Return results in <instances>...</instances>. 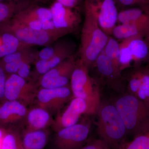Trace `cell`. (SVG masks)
<instances>
[{"instance_id":"cell-1","label":"cell","mask_w":149,"mask_h":149,"mask_svg":"<svg viewBox=\"0 0 149 149\" xmlns=\"http://www.w3.org/2000/svg\"><path fill=\"white\" fill-rule=\"evenodd\" d=\"M96 114L97 131L100 139L111 149H120L127 142L125 124L113 103L101 102Z\"/></svg>"},{"instance_id":"cell-2","label":"cell","mask_w":149,"mask_h":149,"mask_svg":"<svg viewBox=\"0 0 149 149\" xmlns=\"http://www.w3.org/2000/svg\"><path fill=\"white\" fill-rule=\"evenodd\" d=\"M113 103L122 118L128 137L134 138L149 131V108L136 96L125 92Z\"/></svg>"},{"instance_id":"cell-3","label":"cell","mask_w":149,"mask_h":149,"mask_svg":"<svg viewBox=\"0 0 149 149\" xmlns=\"http://www.w3.org/2000/svg\"><path fill=\"white\" fill-rule=\"evenodd\" d=\"M84 10L85 19L81 30L79 59L90 70L94 68L109 36L100 27L93 14L86 9Z\"/></svg>"},{"instance_id":"cell-4","label":"cell","mask_w":149,"mask_h":149,"mask_svg":"<svg viewBox=\"0 0 149 149\" xmlns=\"http://www.w3.org/2000/svg\"><path fill=\"white\" fill-rule=\"evenodd\" d=\"M90 70L81 60H77L70 78V89L73 97L84 100L88 107L87 115L96 114L101 100L100 83L91 77Z\"/></svg>"},{"instance_id":"cell-5","label":"cell","mask_w":149,"mask_h":149,"mask_svg":"<svg viewBox=\"0 0 149 149\" xmlns=\"http://www.w3.org/2000/svg\"><path fill=\"white\" fill-rule=\"evenodd\" d=\"M2 32L11 33L29 47L50 46L61 37L57 34L32 29L13 18L0 27Z\"/></svg>"},{"instance_id":"cell-6","label":"cell","mask_w":149,"mask_h":149,"mask_svg":"<svg viewBox=\"0 0 149 149\" xmlns=\"http://www.w3.org/2000/svg\"><path fill=\"white\" fill-rule=\"evenodd\" d=\"M5 100L16 101L26 106L35 101L38 85L35 81L22 78L17 74L7 75Z\"/></svg>"},{"instance_id":"cell-7","label":"cell","mask_w":149,"mask_h":149,"mask_svg":"<svg viewBox=\"0 0 149 149\" xmlns=\"http://www.w3.org/2000/svg\"><path fill=\"white\" fill-rule=\"evenodd\" d=\"M90 127L85 123L75 125L56 131L53 136V149H80L89 139Z\"/></svg>"},{"instance_id":"cell-8","label":"cell","mask_w":149,"mask_h":149,"mask_svg":"<svg viewBox=\"0 0 149 149\" xmlns=\"http://www.w3.org/2000/svg\"><path fill=\"white\" fill-rule=\"evenodd\" d=\"M93 68L96 69L98 75L97 79L100 84L120 94L126 92V82L122 71L102 52L97 58Z\"/></svg>"},{"instance_id":"cell-9","label":"cell","mask_w":149,"mask_h":149,"mask_svg":"<svg viewBox=\"0 0 149 149\" xmlns=\"http://www.w3.org/2000/svg\"><path fill=\"white\" fill-rule=\"evenodd\" d=\"M84 9L93 14L106 34L111 35L116 26L118 13L114 0H85Z\"/></svg>"},{"instance_id":"cell-10","label":"cell","mask_w":149,"mask_h":149,"mask_svg":"<svg viewBox=\"0 0 149 149\" xmlns=\"http://www.w3.org/2000/svg\"><path fill=\"white\" fill-rule=\"evenodd\" d=\"M73 98L70 85L54 88H40L37 91L35 102L52 115L56 116L66 103Z\"/></svg>"},{"instance_id":"cell-11","label":"cell","mask_w":149,"mask_h":149,"mask_svg":"<svg viewBox=\"0 0 149 149\" xmlns=\"http://www.w3.org/2000/svg\"><path fill=\"white\" fill-rule=\"evenodd\" d=\"M50 9L54 25L62 37L74 33L79 29L82 19L73 8L65 6L56 1Z\"/></svg>"},{"instance_id":"cell-12","label":"cell","mask_w":149,"mask_h":149,"mask_svg":"<svg viewBox=\"0 0 149 149\" xmlns=\"http://www.w3.org/2000/svg\"><path fill=\"white\" fill-rule=\"evenodd\" d=\"M77 60L74 54L62 62L39 78L41 88H54L69 86Z\"/></svg>"},{"instance_id":"cell-13","label":"cell","mask_w":149,"mask_h":149,"mask_svg":"<svg viewBox=\"0 0 149 149\" xmlns=\"http://www.w3.org/2000/svg\"><path fill=\"white\" fill-rule=\"evenodd\" d=\"M28 109L16 101L4 100L0 102V128L5 129L21 128L24 125Z\"/></svg>"},{"instance_id":"cell-14","label":"cell","mask_w":149,"mask_h":149,"mask_svg":"<svg viewBox=\"0 0 149 149\" xmlns=\"http://www.w3.org/2000/svg\"><path fill=\"white\" fill-rule=\"evenodd\" d=\"M75 43L68 39H59L57 50L50 58L37 59L35 62V75L40 78L62 62L74 54L76 50Z\"/></svg>"},{"instance_id":"cell-15","label":"cell","mask_w":149,"mask_h":149,"mask_svg":"<svg viewBox=\"0 0 149 149\" xmlns=\"http://www.w3.org/2000/svg\"><path fill=\"white\" fill-rule=\"evenodd\" d=\"M88 107L85 101L73 97L66 108L56 116L52 128L56 132L69 126L75 125L83 115H87Z\"/></svg>"},{"instance_id":"cell-16","label":"cell","mask_w":149,"mask_h":149,"mask_svg":"<svg viewBox=\"0 0 149 149\" xmlns=\"http://www.w3.org/2000/svg\"><path fill=\"white\" fill-rule=\"evenodd\" d=\"M149 35V15L139 21L116 25L111 35L115 39L125 40L140 36L146 37Z\"/></svg>"},{"instance_id":"cell-17","label":"cell","mask_w":149,"mask_h":149,"mask_svg":"<svg viewBox=\"0 0 149 149\" xmlns=\"http://www.w3.org/2000/svg\"><path fill=\"white\" fill-rule=\"evenodd\" d=\"M54 120L52 115L47 110L36 106L28 109L24 125L26 130H37L52 127Z\"/></svg>"},{"instance_id":"cell-18","label":"cell","mask_w":149,"mask_h":149,"mask_svg":"<svg viewBox=\"0 0 149 149\" xmlns=\"http://www.w3.org/2000/svg\"><path fill=\"white\" fill-rule=\"evenodd\" d=\"M51 137V131L48 128L42 130L22 131V139L24 149H44Z\"/></svg>"},{"instance_id":"cell-19","label":"cell","mask_w":149,"mask_h":149,"mask_svg":"<svg viewBox=\"0 0 149 149\" xmlns=\"http://www.w3.org/2000/svg\"><path fill=\"white\" fill-rule=\"evenodd\" d=\"M127 46L135 67L145 61L149 62V45L145 37L138 36L123 40Z\"/></svg>"},{"instance_id":"cell-20","label":"cell","mask_w":149,"mask_h":149,"mask_svg":"<svg viewBox=\"0 0 149 149\" xmlns=\"http://www.w3.org/2000/svg\"><path fill=\"white\" fill-rule=\"evenodd\" d=\"M29 0H12L0 2V27L21 10L34 4Z\"/></svg>"},{"instance_id":"cell-21","label":"cell","mask_w":149,"mask_h":149,"mask_svg":"<svg viewBox=\"0 0 149 149\" xmlns=\"http://www.w3.org/2000/svg\"><path fill=\"white\" fill-rule=\"evenodd\" d=\"M14 17L35 20H52L50 9L39 6L37 4H32L19 12Z\"/></svg>"},{"instance_id":"cell-22","label":"cell","mask_w":149,"mask_h":149,"mask_svg":"<svg viewBox=\"0 0 149 149\" xmlns=\"http://www.w3.org/2000/svg\"><path fill=\"white\" fill-rule=\"evenodd\" d=\"M2 32L3 34L1 37L2 43L0 45V58L14 53L25 47H29L21 43L11 33Z\"/></svg>"},{"instance_id":"cell-23","label":"cell","mask_w":149,"mask_h":149,"mask_svg":"<svg viewBox=\"0 0 149 149\" xmlns=\"http://www.w3.org/2000/svg\"><path fill=\"white\" fill-rule=\"evenodd\" d=\"M0 149H24L20 128L6 129L2 139Z\"/></svg>"},{"instance_id":"cell-24","label":"cell","mask_w":149,"mask_h":149,"mask_svg":"<svg viewBox=\"0 0 149 149\" xmlns=\"http://www.w3.org/2000/svg\"><path fill=\"white\" fill-rule=\"evenodd\" d=\"M148 15L140 7L123 9L118 13L117 22L120 24L132 23L141 20Z\"/></svg>"},{"instance_id":"cell-25","label":"cell","mask_w":149,"mask_h":149,"mask_svg":"<svg viewBox=\"0 0 149 149\" xmlns=\"http://www.w3.org/2000/svg\"><path fill=\"white\" fill-rule=\"evenodd\" d=\"M102 52L116 66L119 68L120 69L119 63L120 44L116 39L109 36L106 45Z\"/></svg>"},{"instance_id":"cell-26","label":"cell","mask_w":149,"mask_h":149,"mask_svg":"<svg viewBox=\"0 0 149 149\" xmlns=\"http://www.w3.org/2000/svg\"><path fill=\"white\" fill-rule=\"evenodd\" d=\"M135 96L149 108V67L143 68L142 82Z\"/></svg>"},{"instance_id":"cell-27","label":"cell","mask_w":149,"mask_h":149,"mask_svg":"<svg viewBox=\"0 0 149 149\" xmlns=\"http://www.w3.org/2000/svg\"><path fill=\"white\" fill-rule=\"evenodd\" d=\"M120 149H149V131L128 141Z\"/></svg>"},{"instance_id":"cell-28","label":"cell","mask_w":149,"mask_h":149,"mask_svg":"<svg viewBox=\"0 0 149 149\" xmlns=\"http://www.w3.org/2000/svg\"><path fill=\"white\" fill-rule=\"evenodd\" d=\"M133 62V57L129 49L124 41L120 44L119 63L121 71L129 68Z\"/></svg>"},{"instance_id":"cell-29","label":"cell","mask_w":149,"mask_h":149,"mask_svg":"<svg viewBox=\"0 0 149 149\" xmlns=\"http://www.w3.org/2000/svg\"><path fill=\"white\" fill-rule=\"evenodd\" d=\"M80 149H111L101 139H89Z\"/></svg>"},{"instance_id":"cell-30","label":"cell","mask_w":149,"mask_h":149,"mask_svg":"<svg viewBox=\"0 0 149 149\" xmlns=\"http://www.w3.org/2000/svg\"><path fill=\"white\" fill-rule=\"evenodd\" d=\"M32 63L34 62L26 61L23 62L20 65L17 74L26 80L34 81L31 78V64Z\"/></svg>"},{"instance_id":"cell-31","label":"cell","mask_w":149,"mask_h":149,"mask_svg":"<svg viewBox=\"0 0 149 149\" xmlns=\"http://www.w3.org/2000/svg\"><path fill=\"white\" fill-rule=\"evenodd\" d=\"M7 76V75L0 65V102L5 100L4 89Z\"/></svg>"},{"instance_id":"cell-32","label":"cell","mask_w":149,"mask_h":149,"mask_svg":"<svg viewBox=\"0 0 149 149\" xmlns=\"http://www.w3.org/2000/svg\"><path fill=\"white\" fill-rule=\"evenodd\" d=\"M116 6L121 7L138 6L141 8V3L140 0H114Z\"/></svg>"},{"instance_id":"cell-33","label":"cell","mask_w":149,"mask_h":149,"mask_svg":"<svg viewBox=\"0 0 149 149\" xmlns=\"http://www.w3.org/2000/svg\"><path fill=\"white\" fill-rule=\"evenodd\" d=\"M56 1L65 6L73 8L79 2V0H56Z\"/></svg>"},{"instance_id":"cell-34","label":"cell","mask_w":149,"mask_h":149,"mask_svg":"<svg viewBox=\"0 0 149 149\" xmlns=\"http://www.w3.org/2000/svg\"><path fill=\"white\" fill-rule=\"evenodd\" d=\"M141 3V8L149 14V0H140Z\"/></svg>"},{"instance_id":"cell-35","label":"cell","mask_w":149,"mask_h":149,"mask_svg":"<svg viewBox=\"0 0 149 149\" xmlns=\"http://www.w3.org/2000/svg\"><path fill=\"white\" fill-rule=\"evenodd\" d=\"M32 3L37 4V3H47L50 2L52 0H29Z\"/></svg>"},{"instance_id":"cell-36","label":"cell","mask_w":149,"mask_h":149,"mask_svg":"<svg viewBox=\"0 0 149 149\" xmlns=\"http://www.w3.org/2000/svg\"><path fill=\"white\" fill-rule=\"evenodd\" d=\"M5 131L6 129L0 128V148H1V142L3 136Z\"/></svg>"},{"instance_id":"cell-37","label":"cell","mask_w":149,"mask_h":149,"mask_svg":"<svg viewBox=\"0 0 149 149\" xmlns=\"http://www.w3.org/2000/svg\"><path fill=\"white\" fill-rule=\"evenodd\" d=\"M145 38H146V40H147V42H148V43L149 45V35L145 37Z\"/></svg>"},{"instance_id":"cell-38","label":"cell","mask_w":149,"mask_h":149,"mask_svg":"<svg viewBox=\"0 0 149 149\" xmlns=\"http://www.w3.org/2000/svg\"><path fill=\"white\" fill-rule=\"evenodd\" d=\"M12 1V0H0V2H1L8 1Z\"/></svg>"},{"instance_id":"cell-39","label":"cell","mask_w":149,"mask_h":149,"mask_svg":"<svg viewBox=\"0 0 149 149\" xmlns=\"http://www.w3.org/2000/svg\"><path fill=\"white\" fill-rule=\"evenodd\" d=\"M2 42H1V37H0V45L1 44Z\"/></svg>"}]
</instances>
